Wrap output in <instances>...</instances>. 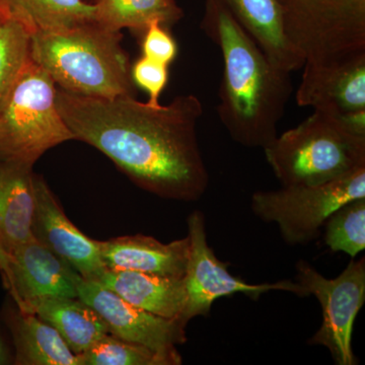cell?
Listing matches in <instances>:
<instances>
[{
	"mask_svg": "<svg viewBox=\"0 0 365 365\" xmlns=\"http://www.w3.org/2000/svg\"><path fill=\"white\" fill-rule=\"evenodd\" d=\"M187 223L190 252L184 276L187 302L182 314V322L186 325L196 317L207 316L215 300L235 294H244L253 299H258L269 292H287L299 297H309L297 281L251 284L235 277L227 270V264L220 261L209 247L203 213L193 211Z\"/></svg>",
	"mask_w": 365,
	"mask_h": 365,
	"instance_id": "obj_9",
	"label": "cell"
},
{
	"mask_svg": "<svg viewBox=\"0 0 365 365\" xmlns=\"http://www.w3.org/2000/svg\"><path fill=\"white\" fill-rule=\"evenodd\" d=\"M297 91L299 107L349 115L365 111V54L327 66H304Z\"/></svg>",
	"mask_w": 365,
	"mask_h": 365,
	"instance_id": "obj_13",
	"label": "cell"
},
{
	"mask_svg": "<svg viewBox=\"0 0 365 365\" xmlns=\"http://www.w3.org/2000/svg\"><path fill=\"white\" fill-rule=\"evenodd\" d=\"M31 59L30 32L18 21L0 16V105Z\"/></svg>",
	"mask_w": 365,
	"mask_h": 365,
	"instance_id": "obj_22",
	"label": "cell"
},
{
	"mask_svg": "<svg viewBox=\"0 0 365 365\" xmlns=\"http://www.w3.org/2000/svg\"><path fill=\"white\" fill-rule=\"evenodd\" d=\"M106 268L184 278L188 263L189 237L163 244L148 235H135L98 241Z\"/></svg>",
	"mask_w": 365,
	"mask_h": 365,
	"instance_id": "obj_14",
	"label": "cell"
},
{
	"mask_svg": "<svg viewBox=\"0 0 365 365\" xmlns=\"http://www.w3.org/2000/svg\"><path fill=\"white\" fill-rule=\"evenodd\" d=\"M269 60L283 71H300L304 60L287 39L278 0H222Z\"/></svg>",
	"mask_w": 365,
	"mask_h": 365,
	"instance_id": "obj_17",
	"label": "cell"
},
{
	"mask_svg": "<svg viewBox=\"0 0 365 365\" xmlns=\"http://www.w3.org/2000/svg\"><path fill=\"white\" fill-rule=\"evenodd\" d=\"M131 76L134 85L148 93L150 104H160V95L169 81V66L143 56L131 66Z\"/></svg>",
	"mask_w": 365,
	"mask_h": 365,
	"instance_id": "obj_25",
	"label": "cell"
},
{
	"mask_svg": "<svg viewBox=\"0 0 365 365\" xmlns=\"http://www.w3.org/2000/svg\"><path fill=\"white\" fill-rule=\"evenodd\" d=\"M26 312L52 326L74 354L90 349L109 333L100 314L78 297H45L32 300Z\"/></svg>",
	"mask_w": 365,
	"mask_h": 365,
	"instance_id": "obj_19",
	"label": "cell"
},
{
	"mask_svg": "<svg viewBox=\"0 0 365 365\" xmlns=\"http://www.w3.org/2000/svg\"><path fill=\"white\" fill-rule=\"evenodd\" d=\"M6 322L13 336L14 364L19 365H79L60 334L35 314L16 307L6 309Z\"/></svg>",
	"mask_w": 365,
	"mask_h": 365,
	"instance_id": "obj_18",
	"label": "cell"
},
{
	"mask_svg": "<svg viewBox=\"0 0 365 365\" xmlns=\"http://www.w3.org/2000/svg\"><path fill=\"white\" fill-rule=\"evenodd\" d=\"M121 33L88 21L31 35V58L57 88L86 97L134 96Z\"/></svg>",
	"mask_w": 365,
	"mask_h": 365,
	"instance_id": "obj_3",
	"label": "cell"
},
{
	"mask_svg": "<svg viewBox=\"0 0 365 365\" xmlns=\"http://www.w3.org/2000/svg\"><path fill=\"white\" fill-rule=\"evenodd\" d=\"M200 28L222 55L220 122L235 143L265 150L294 91L292 72L274 66L222 0H205Z\"/></svg>",
	"mask_w": 365,
	"mask_h": 365,
	"instance_id": "obj_2",
	"label": "cell"
},
{
	"mask_svg": "<svg viewBox=\"0 0 365 365\" xmlns=\"http://www.w3.org/2000/svg\"><path fill=\"white\" fill-rule=\"evenodd\" d=\"M56 104L74 140L97 148L136 186L170 200H200L209 186L197 125L203 105L182 95L168 105L134 96L86 97L57 88Z\"/></svg>",
	"mask_w": 365,
	"mask_h": 365,
	"instance_id": "obj_1",
	"label": "cell"
},
{
	"mask_svg": "<svg viewBox=\"0 0 365 365\" xmlns=\"http://www.w3.org/2000/svg\"><path fill=\"white\" fill-rule=\"evenodd\" d=\"M297 282L314 295L322 307L321 327L309 339L311 345L323 346L338 365H355L352 350L355 319L365 302V259L351 261L338 277L329 279L300 260L297 265Z\"/></svg>",
	"mask_w": 365,
	"mask_h": 365,
	"instance_id": "obj_8",
	"label": "cell"
},
{
	"mask_svg": "<svg viewBox=\"0 0 365 365\" xmlns=\"http://www.w3.org/2000/svg\"><path fill=\"white\" fill-rule=\"evenodd\" d=\"M0 275L6 287L9 279V257L1 246H0Z\"/></svg>",
	"mask_w": 365,
	"mask_h": 365,
	"instance_id": "obj_27",
	"label": "cell"
},
{
	"mask_svg": "<svg viewBox=\"0 0 365 365\" xmlns=\"http://www.w3.org/2000/svg\"><path fill=\"white\" fill-rule=\"evenodd\" d=\"M278 181L317 186L365 169V111L349 115L314 110L264 150Z\"/></svg>",
	"mask_w": 365,
	"mask_h": 365,
	"instance_id": "obj_4",
	"label": "cell"
},
{
	"mask_svg": "<svg viewBox=\"0 0 365 365\" xmlns=\"http://www.w3.org/2000/svg\"><path fill=\"white\" fill-rule=\"evenodd\" d=\"M56 90L31 59L0 105V163L33 168L46 151L74 140L57 108Z\"/></svg>",
	"mask_w": 365,
	"mask_h": 365,
	"instance_id": "obj_5",
	"label": "cell"
},
{
	"mask_svg": "<svg viewBox=\"0 0 365 365\" xmlns=\"http://www.w3.org/2000/svg\"><path fill=\"white\" fill-rule=\"evenodd\" d=\"M174 1H176V0H174Z\"/></svg>",
	"mask_w": 365,
	"mask_h": 365,
	"instance_id": "obj_29",
	"label": "cell"
},
{
	"mask_svg": "<svg viewBox=\"0 0 365 365\" xmlns=\"http://www.w3.org/2000/svg\"><path fill=\"white\" fill-rule=\"evenodd\" d=\"M324 241L331 251L355 258L365 249V198L338 208L324 225Z\"/></svg>",
	"mask_w": 365,
	"mask_h": 365,
	"instance_id": "obj_24",
	"label": "cell"
},
{
	"mask_svg": "<svg viewBox=\"0 0 365 365\" xmlns=\"http://www.w3.org/2000/svg\"><path fill=\"white\" fill-rule=\"evenodd\" d=\"M143 56L170 66L176 58V41L160 21H153L144 31Z\"/></svg>",
	"mask_w": 365,
	"mask_h": 365,
	"instance_id": "obj_26",
	"label": "cell"
},
{
	"mask_svg": "<svg viewBox=\"0 0 365 365\" xmlns=\"http://www.w3.org/2000/svg\"><path fill=\"white\" fill-rule=\"evenodd\" d=\"M359 198H365V169L317 186H282L255 192L251 207L263 222L275 223L284 242L295 246L316 241L338 208Z\"/></svg>",
	"mask_w": 365,
	"mask_h": 365,
	"instance_id": "obj_7",
	"label": "cell"
},
{
	"mask_svg": "<svg viewBox=\"0 0 365 365\" xmlns=\"http://www.w3.org/2000/svg\"><path fill=\"white\" fill-rule=\"evenodd\" d=\"M287 39L304 66L365 54V0H278Z\"/></svg>",
	"mask_w": 365,
	"mask_h": 365,
	"instance_id": "obj_6",
	"label": "cell"
},
{
	"mask_svg": "<svg viewBox=\"0 0 365 365\" xmlns=\"http://www.w3.org/2000/svg\"><path fill=\"white\" fill-rule=\"evenodd\" d=\"M0 16L18 21L33 35L95 21V4L85 0H0Z\"/></svg>",
	"mask_w": 365,
	"mask_h": 365,
	"instance_id": "obj_20",
	"label": "cell"
},
{
	"mask_svg": "<svg viewBox=\"0 0 365 365\" xmlns=\"http://www.w3.org/2000/svg\"><path fill=\"white\" fill-rule=\"evenodd\" d=\"M33 237L68 263L86 280L96 281L106 270L98 241L86 237L67 217L44 178L36 175Z\"/></svg>",
	"mask_w": 365,
	"mask_h": 365,
	"instance_id": "obj_11",
	"label": "cell"
},
{
	"mask_svg": "<svg viewBox=\"0 0 365 365\" xmlns=\"http://www.w3.org/2000/svg\"><path fill=\"white\" fill-rule=\"evenodd\" d=\"M14 361V357L9 352V346L6 341L0 336V365L9 364Z\"/></svg>",
	"mask_w": 365,
	"mask_h": 365,
	"instance_id": "obj_28",
	"label": "cell"
},
{
	"mask_svg": "<svg viewBox=\"0 0 365 365\" xmlns=\"http://www.w3.org/2000/svg\"><path fill=\"white\" fill-rule=\"evenodd\" d=\"M96 282L148 313L182 322L187 302L184 278L106 268Z\"/></svg>",
	"mask_w": 365,
	"mask_h": 365,
	"instance_id": "obj_15",
	"label": "cell"
},
{
	"mask_svg": "<svg viewBox=\"0 0 365 365\" xmlns=\"http://www.w3.org/2000/svg\"><path fill=\"white\" fill-rule=\"evenodd\" d=\"M93 4L95 21L117 32L122 29L144 32L153 21L167 28L184 16L174 0H98Z\"/></svg>",
	"mask_w": 365,
	"mask_h": 365,
	"instance_id": "obj_21",
	"label": "cell"
},
{
	"mask_svg": "<svg viewBox=\"0 0 365 365\" xmlns=\"http://www.w3.org/2000/svg\"><path fill=\"white\" fill-rule=\"evenodd\" d=\"M79 365H179L167 355L107 334L78 355Z\"/></svg>",
	"mask_w": 365,
	"mask_h": 365,
	"instance_id": "obj_23",
	"label": "cell"
},
{
	"mask_svg": "<svg viewBox=\"0 0 365 365\" xmlns=\"http://www.w3.org/2000/svg\"><path fill=\"white\" fill-rule=\"evenodd\" d=\"M35 177L32 167L0 163V246L9 257L34 239Z\"/></svg>",
	"mask_w": 365,
	"mask_h": 365,
	"instance_id": "obj_16",
	"label": "cell"
},
{
	"mask_svg": "<svg viewBox=\"0 0 365 365\" xmlns=\"http://www.w3.org/2000/svg\"><path fill=\"white\" fill-rule=\"evenodd\" d=\"M74 282L78 299L100 314L111 335L145 346L182 364L177 346L187 341V325L182 322L148 313L96 281L83 279L78 273L74 276Z\"/></svg>",
	"mask_w": 365,
	"mask_h": 365,
	"instance_id": "obj_10",
	"label": "cell"
},
{
	"mask_svg": "<svg viewBox=\"0 0 365 365\" xmlns=\"http://www.w3.org/2000/svg\"><path fill=\"white\" fill-rule=\"evenodd\" d=\"M73 268L34 237L9 255L6 289L14 304L26 312L32 300L78 297Z\"/></svg>",
	"mask_w": 365,
	"mask_h": 365,
	"instance_id": "obj_12",
	"label": "cell"
}]
</instances>
